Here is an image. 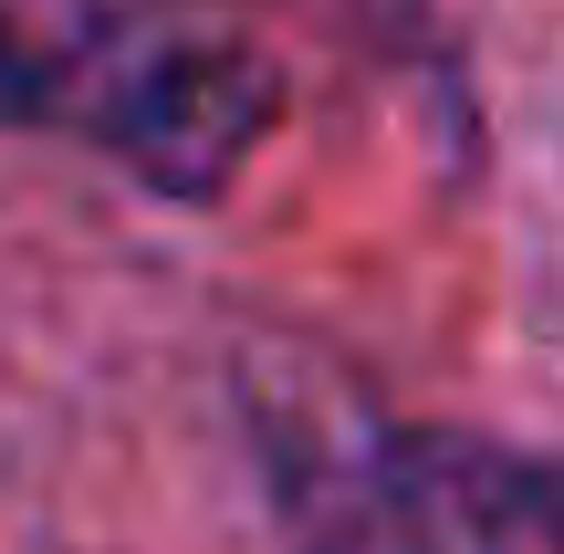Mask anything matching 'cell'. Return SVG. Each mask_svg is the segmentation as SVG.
I'll return each mask as SVG.
<instances>
[{"mask_svg":"<svg viewBox=\"0 0 564 554\" xmlns=\"http://www.w3.org/2000/svg\"><path fill=\"white\" fill-rule=\"evenodd\" d=\"M293 554H564L554 471L512 439L377 419L324 430L282 460Z\"/></svg>","mask_w":564,"mask_h":554,"instance_id":"6da1fadb","label":"cell"}]
</instances>
